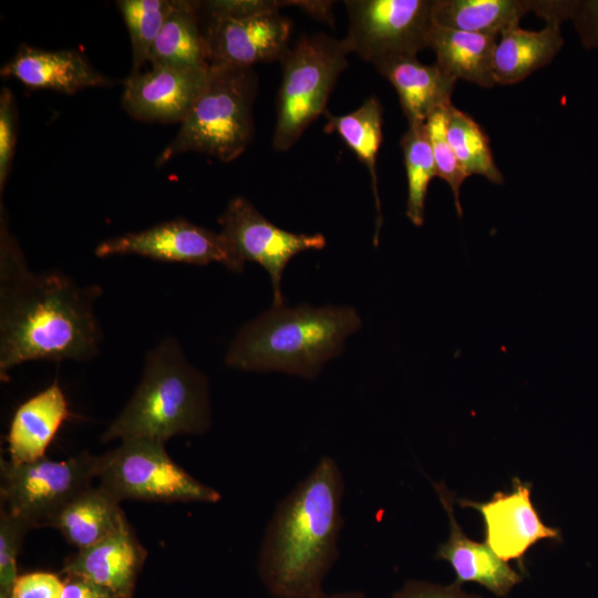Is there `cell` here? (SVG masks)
<instances>
[{"label":"cell","mask_w":598,"mask_h":598,"mask_svg":"<svg viewBox=\"0 0 598 598\" xmlns=\"http://www.w3.org/2000/svg\"><path fill=\"white\" fill-rule=\"evenodd\" d=\"M575 0H533V12L546 23H558L570 19Z\"/></svg>","instance_id":"cell-37"},{"label":"cell","mask_w":598,"mask_h":598,"mask_svg":"<svg viewBox=\"0 0 598 598\" xmlns=\"http://www.w3.org/2000/svg\"><path fill=\"white\" fill-rule=\"evenodd\" d=\"M382 105L374 96L369 97L360 107L348 114L333 115L328 111L324 112L327 116L324 131L327 133H337L370 173L377 208L374 245L379 241V231L382 225L375 169L377 156L382 143Z\"/></svg>","instance_id":"cell-25"},{"label":"cell","mask_w":598,"mask_h":598,"mask_svg":"<svg viewBox=\"0 0 598 598\" xmlns=\"http://www.w3.org/2000/svg\"><path fill=\"white\" fill-rule=\"evenodd\" d=\"M0 74L16 79L30 89H49L70 95L110 83L75 50L53 51L27 44H22L1 66Z\"/></svg>","instance_id":"cell-16"},{"label":"cell","mask_w":598,"mask_h":598,"mask_svg":"<svg viewBox=\"0 0 598 598\" xmlns=\"http://www.w3.org/2000/svg\"><path fill=\"white\" fill-rule=\"evenodd\" d=\"M360 326L361 319L351 307L272 306L241 327L225 362L238 370L280 371L313 379Z\"/></svg>","instance_id":"cell-3"},{"label":"cell","mask_w":598,"mask_h":598,"mask_svg":"<svg viewBox=\"0 0 598 598\" xmlns=\"http://www.w3.org/2000/svg\"><path fill=\"white\" fill-rule=\"evenodd\" d=\"M448 142L467 176L481 175L493 184H503L489 138L482 126L468 114L452 105L447 114Z\"/></svg>","instance_id":"cell-26"},{"label":"cell","mask_w":598,"mask_h":598,"mask_svg":"<svg viewBox=\"0 0 598 598\" xmlns=\"http://www.w3.org/2000/svg\"><path fill=\"white\" fill-rule=\"evenodd\" d=\"M210 424L208 380L187 361L179 342L167 337L147 352L134 393L101 440L166 443L176 435L204 434Z\"/></svg>","instance_id":"cell-4"},{"label":"cell","mask_w":598,"mask_h":598,"mask_svg":"<svg viewBox=\"0 0 598 598\" xmlns=\"http://www.w3.org/2000/svg\"><path fill=\"white\" fill-rule=\"evenodd\" d=\"M289 1L274 0H214L199 1L200 14L214 18H243L270 11H280Z\"/></svg>","instance_id":"cell-32"},{"label":"cell","mask_w":598,"mask_h":598,"mask_svg":"<svg viewBox=\"0 0 598 598\" xmlns=\"http://www.w3.org/2000/svg\"><path fill=\"white\" fill-rule=\"evenodd\" d=\"M497 40L492 35L434 24L429 49L435 53L436 63L451 76L492 87L496 85L494 53Z\"/></svg>","instance_id":"cell-22"},{"label":"cell","mask_w":598,"mask_h":598,"mask_svg":"<svg viewBox=\"0 0 598 598\" xmlns=\"http://www.w3.org/2000/svg\"><path fill=\"white\" fill-rule=\"evenodd\" d=\"M257 90L258 76L252 68L209 66L205 89L175 137L158 155L156 166L187 152L203 153L224 163L238 158L254 137Z\"/></svg>","instance_id":"cell-5"},{"label":"cell","mask_w":598,"mask_h":598,"mask_svg":"<svg viewBox=\"0 0 598 598\" xmlns=\"http://www.w3.org/2000/svg\"><path fill=\"white\" fill-rule=\"evenodd\" d=\"M200 20L209 66L252 68L280 61L289 49L292 21L280 11Z\"/></svg>","instance_id":"cell-12"},{"label":"cell","mask_w":598,"mask_h":598,"mask_svg":"<svg viewBox=\"0 0 598 598\" xmlns=\"http://www.w3.org/2000/svg\"><path fill=\"white\" fill-rule=\"evenodd\" d=\"M102 289L61 271L33 272L0 209V378L28 361H89L102 330L94 303Z\"/></svg>","instance_id":"cell-1"},{"label":"cell","mask_w":598,"mask_h":598,"mask_svg":"<svg viewBox=\"0 0 598 598\" xmlns=\"http://www.w3.org/2000/svg\"><path fill=\"white\" fill-rule=\"evenodd\" d=\"M0 598H9V596L0 594Z\"/></svg>","instance_id":"cell-40"},{"label":"cell","mask_w":598,"mask_h":598,"mask_svg":"<svg viewBox=\"0 0 598 598\" xmlns=\"http://www.w3.org/2000/svg\"><path fill=\"white\" fill-rule=\"evenodd\" d=\"M452 105L434 111L426 120L425 125L435 163L436 176L445 181L450 186L457 215L461 217V187L468 176L463 171L447 138V114Z\"/></svg>","instance_id":"cell-29"},{"label":"cell","mask_w":598,"mask_h":598,"mask_svg":"<svg viewBox=\"0 0 598 598\" xmlns=\"http://www.w3.org/2000/svg\"><path fill=\"white\" fill-rule=\"evenodd\" d=\"M146 550L131 525L65 559L62 573L85 578L114 594L133 598Z\"/></svg>","instance_id":"cell-15"},{"label":"cell","mask_w":598,"mask_h":598,"mask_svg":"<svg viewBox=\"0 0 598 598\" xmlns=\"http://www.w3.org/2000/svg\"><path fill=\"white\" fill-rule=\"evenodd\" d=\"M31 527L0 505V594L10 596L18 578L17 558Z\"/></svg>","instance_id":"cell-30"},{"label":"cell","mask_w":598,"mask_h":598,"mask_svg":"<svg viewBox=\"0 0 598 598\" xmlns=\"http://www.w3.org/2000/svg\"><path fill=\"white\" fill-rule=\"evenodd\" d=\"M400 146L408 179L406 216L413 225L424 223L429 184L436 176L435 163L425 123L408 125Z\"/></svg>","instance_id":"cell-27"},{"label":"cell","mask_w":598,"mask_h":598,"mask_svg":"<svg viewBox=\"0 0 598 598\" xmlns=\"http://www.w3.org/2000/svg\"><path fill=\"white\" fill-rule=\"evenodd\" d=\"M18 133V107L12 91H0V194L2 195L14 158Z\"/></svg>","instance_id":"cell-31"},{"label":"cell","mask_w":598,"mask_h":598,"mask_svg":"<svg viewBox=\"0 0 598 598\" xmlns=\"http://www.w3.org/2000/svg\"><path fill=\"white\" fill-rule=\"evenodd\" d=\"M99 486L118 502L138 499L164 503H217L221 495L179 466L165 443L131 439L97 456Z\"/></svg>","instance_id":"cell-7"},{"label":"cell","mask_w":598,"mask_h":598,"mask_svg":"<svg viewBox=\"0 0 598 598\" xmlns=\"http://www.w3.org/2000/svg\"><path fill=\"white\" fill-rule=\"evenodd\" d=\"M317 598H367V596L361 591H341L334 594L322 592Z\"/></svg>","instance_id":"cell-39"},{"label":"cell","mask_w":598,"mask_h":598,"mask_svg":"<svg viewBox=\"0 0 598 598\" xmlns=\"http://www.w3.org/2000/svg\"><path fill=\"white\" fill-rule=\"evenodd\" d=\"M120 503L103 487L90 486L62 508L51 527L85 549L130 526Z\"/></svg>","instance_id":"cell-20"},{"label":"cell","mask_w":598,"mask_h":598,"mask_svg":"<svg viewBox=\"0 0 598 598\" xmlns=\"http://www.w3.org/2000/svg\"><path fill=\"white\" fill-rule=\"evenodd\" d=\"M148 62L151 66L209 68L199 1H174V8L151 49Z\"/></svg>","instance_id":"cell-23"},{"label":"cell","mask_w":598,"mask_h":598,"mask_svg":"<svg viewBox=\"0 0 598 598\" xmlns=\"http://www.w3.org/2000/svg\"><path fill=\"white\" fill-rule=\"evenodd\" d=\"M533 10V0H434V24L499 38Z\"/></svg>","instance_id":"cell-24"},{"label":"cell","mask_w":598,"mask_h":598,"mask_svg":"<svg viewBox=\"0 0 598 598\" xmlns=\"http://www.w3.org/2000/svg\"><path fill=\"white\" fill-rule=\"evenodd\" d=\"M175 0H120L117 8L127 28L133 56L131 73L141 72L148 62L151 49L157 39Z\"/></svg>","instance_id":"cell-28"},{"label":"cell","mask_w":598,"mask_h":598,"mask_svg":"<svg viewBox=\"0 0 598 598\" xmlns=\"http://www.w3.org/2000/svg\"><path fill=\"white\" fill-rule=\"evenodd\" d=\"M209 68L153 65L131 73L123 83L121 105L133 118L182 123L206 86Z\"/></svg>","instance_id":"cell-13"},{"label":"cell","mask_w":598,"mask_h":598,"mask_svg":"<svg viewBox=\"0 0 598 598\" xmlns=\"http://www.w3.org/2000/svg\"><path fill=\"white\" fill-rule=\"evenodd\" d=\"M219 231L245 264L254 261L270 276L274 303L282 306V272L292 257L309 249H322L327 240L322 234L287 231L269 221L245 197L236 196L218 217Z\"/></svg>","instance_id":"cell-11"},{"label":"cell","mask_w":598,"mask_h":598,"mask_svg":"<svg viewBox=\"0 0 598 598\" xmlns=\"http://www.w3.org/2000/svg\"><path fill=\"white\" fill-rule=\"evenodd\" d=\"M97 456L82 452L63 461L41 457L27 463L0 462L1 506L31 528L51 527L76 495L92 486Z\"/></svg>","instance_id":"cell-8"},{"label":"cell","mask_w":598,"mask_h":598,"mask_svg":"<svg viewBox=\"0 0 598 598\" xmlns=\"http://www.w3.org/2000/svg\"><path fill=\"white\" fill-rule=\"evenodd\" d=\"M63 580L49 571L19 575L9 598H61Z\"/></svg>","instance_id":"cell-33"},{"label":"cell","mask_w":598,"mask_h":598,"mask_svg":"<svg viewBox=\"0 0 598 598\" xmlns=\"http://www.w3.org/2000/svg\"><path fill=\"white\" fill-rule=\"evenodd\" d=\"M433 486L450 524L448 538L439 546L435 556L451 564L457 584L473 581L497 596H506L520 581V576L485 542H475L464 534L454 515V495L443 482Z\"/></svg>","instance_id":"cell-17"},{"label":"cell","mask_w":598,"mask_h":598,"mask_svg":"<svg viewBox=\"0 0 598 598\" xmlns=\"http://www.w3.org/2000/svg\"><path fill=\"white\" fill-rule=\"evenodd\" d=\"M61 598H117L107 589L78 576H66L63 580Z\"/></svg>","instance_id":"cell-36"},{"label":"cell","mask_w":598,"mask_h":598,"mask_svg":"<svg viewBox=\"0 0 598 598\" xmlns=\"http://www.w3.org/2000/svg\"><path fill=\"white\" fill-rule=\"evenodd\" d=\"M69 416V403L58 380L21 403L14 411L8 434L10 461L27 463L44 457Z\"/></svg>","instance_id":"cell-19"},{"label":"cell","mask_w":598,"mask_h":598,"mask_svg":"<svg viewBox=\"0 0 598 598\" xmlns=\"http://www.w3.org/2000/svg\"><path fill=\"white\" fill-rule=\"evenodd\" d=\"M460 584L443 586L427 581L410 580L394 592L393 598H481L463 591Z\"/></svg>","instance_id":"cell-35"},{"label":"cell","mask_w":598,"mask_h":598,"mask_svg":"<svg viewBox=\"0 0 598 598\" xmlns=\"http://www.w3.org/2000/svg\"><path fill=\"white\" fill-rule=\"evenodd\" d=\"M564 39L560 24L546 23L538 31L514 25L504 31L494 53L496 84H515L548 64L560 51Z\"/></svg>","instance_id":"cell-21"},{"label":"cell","mask_w":598,"mask_h":598,"mask_svg":"<svg viewBox=\"0 0 598 598\" xmlns=\"http://www.w3.org/2000/svg\"><path fill=\"white\" fill-rule=\"evenodd\" d=\"M476 509L484 522V542L503 560L522 561L543 539L559 540L560 530L545 525L532 502V485L515 477L511 492H496L486 502L460 499Z\"/></svg>","instance_id":"cell-14"},{"label":"cell","mask_w":598,"mask_h":598,"mask_svg":"<svg viewBox=\"0 0 598 598\" xmlns=\"http://www.w3.org/2000/svg\"><path fill=\"white\" fill-rule=\"evenodd\" d=\"M350 51L343 39L319 33L301 38L280 62L282 78L277 99L272 147L287 151L306 128L324 114L339 75L348 65Z\"/></svg>","instance_id":"cell-6"},{"label":"cell","mask_w":598,"mask_h":598,"mask_svg":"<svg viewBox=\"0 0 598 598\" xmlns=\"http://www.w3.org/2000/svg\"><path fill=\"white\" fill-rule=\"evenodd\" d=\"M570 20L582 47L598 49V0H575Z\"/></svg>","instance_id":"cell-34"},{"label":"cell","mask_w":598,"mask_h":598,"mask_svg":"<svg viewBox=\"0 0 598 598\" xmlns=\"http://www.w3.org/2000/svg\"><path fill=\"white\" fill-rule=\"evenodd\" d=\"M94 255L100 258L136 255L164 262L198 266L217 262L234 272H241L245 267L220 233L184 218L107 238L95 247Z\"/></svg>","instance_id":"cell-10"},{"label":"cell","mask_w":598,"mask_h":598,"mask_svg":"<svg viewBox=\"0 0 598 598\" xmlns=\"http://www.w3.org/2000/svg\"><path fill=\"white\" fill-rule=\"evenodd\" d=\"M344 478L322 456L277 505L266 527L257 569L274 598H317L339 556Z\"/></svg>","instance_id":"cell-2"},{"label":"cell","mask_w":598,"mask_h":598,"mask_svg":"<svg viewBox=\"0 0 598 598\" xmlns=\"http://www.w3.org/2000/svg\"><path fill=\"white\" fill-rule=\"evenodd\" d=\"M395 89L408 125L425 123L436 110L452 105L456 79L436 62L424 64L416 55H395L373 64Z\"/></svg>","instance_id":"cell-18"},{"label":"cell","mask_w":598,"mask_h":598,"mask_svg":"<svg viewBox=\"0 0 598 598\" xmlns=\"http://www.w3.org/2000/svg\"><path fill=\"white\" fill-rule=\"evenodd\" d=\"M289 6H296L324 22L332 23V2L330 1H289Z\"/></svg>","instance_id":"cell-38"},{"label":"cell","mask_w":598,"mask_h":598,"mask_svg":"<svg viewBox=\"0 0 598 598\" xmlns=\"http://www.w3.org/2000/svg\"><path fill=\"white\" fill-rule=\"evenodd\" d=\"M350 53L375 62L429 49L434 0H347Z\"/></svg>","instance_id":"cell-9"}]
</instances>
